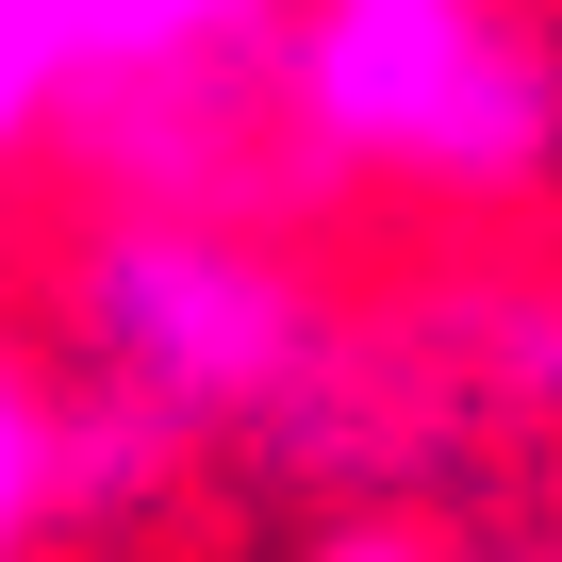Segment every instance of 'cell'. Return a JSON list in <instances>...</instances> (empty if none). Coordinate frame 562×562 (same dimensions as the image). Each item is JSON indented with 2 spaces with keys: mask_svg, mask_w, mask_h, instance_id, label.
I'll return each instance as SVG.
<instances>
[{
  "mask_svg": "<svg viewBox=\"0 0 562 562\" xmlns=\"http://www.w3.org/2000/svg\"><path fill=\"white\" fill-rule=\"evenodd\" d=\"M281 116L381 182H529L562 149V50L513 0H299Z\"/></svg>",
  "mask_w": 562,
  "mask_h": 562,
  "instance_id": "1",
  "label": "cell"
},
{
  "mask_svg": "<svg viewBox=\"0 0 562 562\" xmlns=\"http://www.w3.org/2000/svg\"><path fill=\"white\" fill-rule=\"evenodd\" d=\"M67 331L100 364V397L133 414V447H199L248 430L315 381V299L299 265L232 215H116L67 265Z\"/></svg>",
  "mask_w": 562,
  "mask_h": 562,
  "instance_id": "2",
  "label": "cell"
},
{
  "mask_svg": "<svg viewBox=\"0 0 562 562\" xmlns=\"http://www.w3.org/2000/svg\"><path fill=\"white\" fill-rule=\"evenodd\" d=\"M331 562H430V546H397V529H348V546H331Z\"/></svg>",
  "mask_w": 562,
  "mask_h": 562,
  "instance_id": "5",
  "label": "cell"
},
{
  "mask_svg": "<svg viewBox=\"0 0 562 562\" xmlns=\"http://www.w3.org/2000/svg\"><path fill=\"white\" fill-rule=\"evenodd\" d=\"M67 480H83L67 414L34 397V364H0V562H34V529L67 513Z\"/></svg>",
  "mask_w": 562,
  "mask_h": 562,
  "instance_id": "3",
  "label": "cell"
},
{
  "mask_svg": "<svg viewBox=\"0 0 562 562\" xmlns=\"http://www.w3.org/2000/svg\"><path fill=\"white\" fill-rule=\"evenodd\" d=\"M83 83V0H0V149Z\"/></svg>",
  "mask_w": 562,
  "mask_h": 562,
  "instance_id": "4",
  "label": "cell"
}]
</instances>
